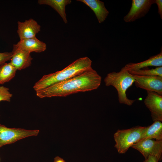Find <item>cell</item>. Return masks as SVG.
<instances>
[{
    "mask_svg": "<svg viewBox=\"0 0 162 162\" xmlns=\"http://www.w3.org/2000/svg\"><path fill=\"white\" fill-rule=\"evenodd\" d=\"M101 76L92 67L82 73L68 80L36 92L40 98L66 97L80 92L91 91L100 86Z\"/></svg>",
    "mask_w": 162,
    "mask_h": 162,
    "instance_id": "6da1fadb",
    "label": "cell"
},
{
    "mask_svg": "<svg viewBox=\"0 0 162 162\" xmlns=\"http://www.w3.org/2000/svg\"><path fill=\"white\" fill-rule=\"evenodd\" d=\"M92 63L87 57L80 58L61 70L43 76L35 83L33 88L36 92L39 91L70 79L92 68Z\"/></svg>",
    "mask_w": 162,
    "mask_h": 162,
    "instance_id": "7a4b0ae2",
    "label": "cell"
},
{
    "mask_svg": "<svg viewBox=\"0 0 162 162\" xmlns=\"http://www.w3.org/2000/svg\"><path fill=\"white\" fill-rule=\"evenodd\" d=\"M134 81L133 75L124 67L118 72L113 71L108 73L104 79L106 86H112L117 90L119 103L129 106L132 105L135 100L128 99L126 92Z\"/></svg>",
    "mask_w": 162,
    "mask_h": 162,
    "instance_id": "3957f363",
    "label": "cell"
},
{
    "mask_svg": "<svg viewBox=\"0 0 162 162\" xmlns=\"http://www.w3.org/2000/svg\"><path fill=\"white\" fill-rule=\"evenodd\" d=\"M146 127L137 126L118 129L114 134L115 147L119 154L125 153L133 144L140 140Z\"/></svg>",
    "mask_w": 162,
    "mask_h": 162,
    "instance_id": "277c9868",
    "label": "cell"
},
{
    "mask_svg": "<svg viewBox=\"0 0 162 162\" xmlns=\"http://www.w3.org/2000/svg\"><path fill=\"white\" fill-rule=\"evenodd\" d=\"M39 132V130L38 129L10 128L0 124V148L3 146L14 143L27 137L37 136Z\"/></svg>",
    "mask_w": 162,
    "mask_h": 162,
    "instance_id": "5b68a950",
    "label": "cell"
},
{
    "mask_svg": "<svg viewBox=\"0 0 162 162\" xmlns=\"http://www.w3.org/2000/svg\"><path fill=\"white\" fill-rule=\"evenodd\" d=\"M131 147L139 151L146 159L149 156L157 157L161 160L162 154V140L147 139L139 141Z\"/></svg>",
    "mask_w": 162,
    "mask_h": 162,
    "instance_id": "8992f818",
    "label": "cell"
},
{
    "mask_svg": "<svg viewBox=\"0 0 162 162\" xmlns=\"http://www.w3.org/2000/svg\"><path fill=\"white\" fill-rule=\"evenodd\" d=\"M131 7L124 17L126 22H131L145 16L149 11L155 0H132Z\"/></svg>",
    "mask_w": 162,
    "mask_h": 162,
    "instance_id": "52a82bcc",
    "label": "cell"
},
{
    "mask_svg": "<svg viewBox=\"0 0 162 162\" xmlns=\"http://www.w3.org/2000/svg\"><path fill=\"white\" fill-rule=\"evenodd\" d=\"M136 87L162 95V77L133 75Z\"/></svg>",
    "mask_w": 162,
    "mask_h": 162,
    "instance_id": "ba28073f",
    "label": "cell"
},
{
    "mask_svg": "<svg viewBox=\"0 0 162 162\" xmlns=\"http://www.w3.org/2000/svg\"><path fill=\"white\" fill-rule=\"evenodd\" d=\"M147 95L144 102L150 112L153 122L162 121V95L152 91H147Z\"/></svg>",
    "mask_w": 162,
    "mask_h": 162,
    "instance_id": "9c48e42d",
    "label": "cell"
},
{
    "mask_svg": "<svg viewBox=\"0 0 162 162\" xmlns=\"http://www.w3.org/2000/svg\"><path fill=\"white\" fill-rule=\"evenodd\" d=\"M46 48V45L45 43L35 37L20 40L16 44L14 45L12 50H21L30 53L40 52L45 51Z\"/></svg>",
    "mask_w": 162,
    "mask_h": 162,
    "instance_id": "30bf717a",
    "label": "cell"
},
{
    "mask_svg": "<svg viewBox=\"0 0 162 162\" xmlns=\"http://www.w3.org/2000/svg\"><path fill=\"white\" fill-rule=\"evenodd\" d=\"M40 26L32 19L24 22H18L17 32L20 40L36 37V35L40 31Z\"/></svg>",
    "mask_w": 162,
    "mask_h": 162,
    "instance_id": "8fae6325",
    "label": "cell"
},
{
    "mask_svg": "<svg viewBox=\"0 0 162 162\" xmlns=\"http://www.w3.org/2000/svg\"><path fill=\"white\" fill-rule=\"evenodd\" d=\"M10 63L17 70H21L30 66L32 58L30 52L23 50H12Z\"/></svg>",
    "mask_w": 162,
    "mask_h": 162,
    "instance_id": "7c38bea8",
    "label": "cell"
},
{
    "mask_svg": "<svg viewBox=\"0 0 162 162\" xmlns=\"http://www.w3.org/2000/svg\"><path fill=\"white\" fill-rule=\"evenodd\" d=\"M89 7L94 13L99 23L103 22L109 14L104 3L99 0H77Z\"/></svg>",
    "mask_w": 162,
    "mask_h": 162,
    "instance_id": "4fadbf2b",
    "label": "cell"
},
{
    "mask_svg": "<svg viewBox=\"0 0 162 162\" xmlns=\"http://www.w3.org/2000/svg\"><path fill=\"white\" fill-rule=\"evenodd\" d=\"M162 66V51L155 56L150 57L144 61L137 63H130L124 67L128 71L134 70L148 66L161 67Z\"/></svg>",
    "mask_w": 162,
    "mask_h": 162,
    "instance_id": "5bb4252c",
    "label": "cell"
},
{
    "mask_svg": "<svg viewBox=\"0 0 162 162\" xmlns=\"http://www.w3.org/2000/svg\"><path fill=\"white\" fill-rule=\"evenodd\" d=\"M161 122L155 121L151 125L146 127L140 140L147 139L162 140Z\"/></svg>",
    "mask_w": 162,
    "mask_h": 162,
    "instance_id": "9a60e30c",
    "label": "cell"
},
{
    "mask_svg": "<svg viewBox=\"0 0 162 162\" xmlns=\"http://www.w3.org/2000/svg\"><path fill=\"white\" fill-rule=\"evenodd\" d=\"M40 4L48 5L53 8L61 17L65 23L68 21L65 13V6L71 2L70 0H39Z\"/></svg>",
    "mask_w": 162,
    "mask_h": 162,
    "instance_id": "2e32d148",
    "label": "cell"
},
{
    "mask_svg": "<svg viewBox=\"0 0 162 162\" xmlns=\"http://www.w3.org/2000/svg\"><path fill=\"white\" fill-rule=\"evenodd\" d=\"M16 68L10 62L4 63L0 65V84L8 82L15 76Z\"/></svg>",
    "mask_w": 162,
    "mask_h": 162,
    "instance_id": "e0dca14e",
    "label": "cell"
},
{
    "mask_svg": "<svg viewBox=\"0 0 162 162\" xmlns=\"http://www.w3.org/2000/svg\"><path fill=\"white\" fill-rule=\"evenodd\" d=\"M133 75L151 76H156L162 77V67H157L155 68L148 70L139 69L128 71Z\"/></svg>",
    "mask_w": 162,
    "mask_h": 162,
    "instance_id": "ac0fdd59",
    "label": "cell"
},
{
    "mask_svg": "<svg viewBox=\"0 0 162 162\" xmlns=\"http://www.w3.org/2000/svg\"><path fill=\"white\" fill-rule=\"evenodd\" d=\"M12 94L9 92V89L3 86H0V101H10Z\"/></svg>",
    "mask_w": 162,
    "mask_h": 162,
    "instance_id": "d6986e66",
    "label": "cell"
},
{
    "mask_svg": "<svg viewBox=\"0 0 162 162\" xmlns=\"http://www.w3.org/2000/svg\"><path fill=\"white\" fill-rule=\"evenodd\" d=\"M12 56L11 52H0V65L5 63L6 62L10 60Z\"/></svg>",
    "mask_w": 162,
    "mask_h": 162,
    "instance_id": "ffe728a7",
    "label": "cell"
},
{
    "mask_svg": "<svg viewBox=\"0 0 162 162\" xmlns=\"http://www.w3.org/2000/svg\"><path fill=\"white\" fill-rule=\"evenodd\" d=\"M155 4H156L158 7V12L160 15V18L162 19V0H155Z\"/></svg>",
    "mask_w": 162,
    "mask_h": 162,
    "instance_id": "44dd1931",
    "label": "cell"
},
{
    "mask_svg": "<svg viewBox=\"0 0 162 162\" xmlns=\"http://www.w3.org/2000/svg\"><path fill=\"white\" fill-rule=\"evenodd\" d=\"M159 160L156 157L149 155L144 161V162H158Z\"/></svg>",
    "mask_w": 162,
    "mask_h": 162,
    "instance_id": "7402d4cb",
    "label": "cell"
},
{
    "mask_svg": "<svg viewBox=\"0 0 162 162\" xmlns=\"http://www.w3.org/2000/svg\"><path fill=\"white\" fill-rule=\"evenodd\" d=\"M53 162H66L62 158L59 156L56 157L54 159Z\"/></svg>",
    "mask_w": 162,
    "mask_h": 162,
    "instance_id": "603a6c76",
    "label": "cell"
}]
</instances>
